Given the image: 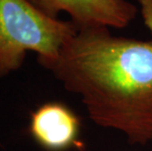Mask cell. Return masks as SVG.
<instances>
[{
  "label": "cell",
  "instance_id": "1",
  "mask_svg": "<svg viewBox=\"0 0 152 151\" xmlns=\"http://www.w3.org/2000/svg\"><path fill=\"white\" fill-rule=\"evenodd\" d=\"M38 64L80 96L96 126L119 131L134 145L152 141V38L80 30L56 58Z\"/></svg>",
  "mask_w": 152,
  "mask_h": 151
},
{
  "label": "cell",
  "instance_id": "3",
  "mask_svg": "<svg viewBox=\"0 0 152 151\" xmlns=\"http://www.w3.org/2000/svg\"><path fill=\"white\" fill-rule=\"evenodd\" d=\"M53 19L61 12L70 16L77 30L94 28H123L131 24L137 8L128 0H28Z\"/></svg>",
  "mask_w": 152,
  "mask_h": 151
},
{
  "label": "cell",
  "instance_id": "5",
  "mask_svg": "<svg viewBox=\"0 0 152 151\" xmlns=\"http://www.w3.org/2000/svg\"><path fill=\"white\" fill-rule=\"evenodd\" d=\"M143 23L152 34V0H138Z\"/></svg>",
  "mask_w": 152,
  "mask_h": 151
},
{
  "label": "cell",
  "instance_id": "4",
  "mask_svg": "<svg viewBox=\"0 0 152 151\" xmlns=\"http://www.w3.org/2000/svg\"><path fill=\"white\" fill-rule=\"evenodd\" d=\"M80 120L60 102H48L31 113L30 131L34 140L50 151H63L77 142Z\"/></svg>",
  "mask_w": 152,
  "mask_h": 151
},
{
  "label": "cell",
  "instance_id": "2",
  "mask_svg": "<svg viewBox=\"0 0 152 151\" xmlns=\"http://www.w3.org/2000/svg\"><path fill=\"white\" fill-rule=\"evenodd\" d=\"M71 21L43 14L28 0H0V79L19 70L28 51L37 62L53 60L77 33Z\"/></svg>",
  "mask_w": 152,
  "mask_h": 151
}]
</instances>
